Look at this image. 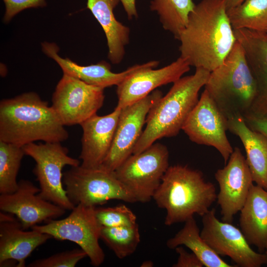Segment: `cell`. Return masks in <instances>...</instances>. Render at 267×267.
Segmentation results:
<instances>
[{"instance_id": "obj_1", "label": "cell", "mask_w": 267, "mask_h": 267, "mask_svg": "<svg viewBox=\"0 0 267 267\" xmlns=\"http://www.w3.org/2000/svg\"><path fill=\"white\" fill-rule=\"evenodd\" d=\"M178 40L180 57L190 66L212 72L236 42L224 0H202L189 14Z\"/></svg>"}, {"instance_id": "obj_2", "label": "cell", "mask_w": 267, "mask_h": 267, "mask_svg": "<svg viewBox=\"0 0 267 267\" xmlns=\"http://www.w3.org/2000/svg\"><path fill=\"white\" fill-rule=\"evenodd\" d=\"M68 132L51 106L34 92L0 102V140L23 147L42 141L61 142Z\"/></svg>"}, {"instance_id": "obj_3", "label": "cell", "mask_w": 267, "mask_h": 267, "mask_svg": "<svg viewBox=\"0 0 267 267\" xmlns=\"http://www.w3.org/2000/svg\"><path fill=\"white\" fill-rule=\"evenodd\" d=\"M215 185L203 173L187 165L170 166L153 196L166 211L164 223L183 222L195 215L203 216L217 200Z\"/></svg>"}, {"instance_id": "obj_4", "label": "cell", "mask_w": 267, "mask_h": 267, "mask_svg": "<svg viewBox=\"0 0 267 267\" xmlns=\"http://www.w3.org/2000/svg\"><path fill=\"white\" fill-rule=\"evenodd\" d=\"M210 72L196 68L194 74L181 77L173 83L168 93L150 109L146 127L133 154L139 153L163 137L177 135L199 100V92L204 87Z\"/></svg>"}, {"instance_id": "obj_5", "label": "cell", "mask_w": 267, "mask_h": 267, "mask_svg": "<svg viewBox=\"0 0 267 267\" xmlns=\"http://www.w3.org/2000/svg\"><path fill=\"white\" fill-rule=\"evenodd\" d=\"M204 87L227 119L247 114L256 98L257 86L237 40L222 63L210 72Z\"/></svg>"}, {"instance_id": "obj_6", "label": "cell", "mask_w": 267, "mask_h": 267, "mask_svg": "<svg viewBox=\"0 0 267 267\" xmlns=\"http://www.w3.org/2000/svg\"><path fill=\"white\" fill-rule=\"evenodd\" d=\"M67 196L75 205L96 207L110 200L137 202L133 194L116 177L115 172L101 166L87 168L71 167L63 173Z\"/></svg>"}, {"instance_id": "obj_7", "label": "cell", "mask_w": 267, "mask_h": 267, "mask_svg": "<svg viewBox=\"0 0 267 267\" xmlns=\"http://www.w3.org/2000/svg\"><path fill=\"white\" fill-rule=\"evenodd\" d=\"M25 154L36 162L33 173L39 181V195L66 210L75 205L68 198L63 182L62 170L66 166H77L80 162L68 155V149L60 142L31 143L22 147Z\"/></svg>"}, {"instance_id": "obj_8", "label": "cell", "mask_w": 267, "mask_h": 267, "mask_svg": "<svg viewBox=\"0 0 267 267\" xmlns=\"http://www.w3.org/2000/svg\"><path fill=\"white\" fill-rule=\"evenodd\" d=\"M169 160L167 146L154 143L143 151L133 154L114 172L137 202L146 203L153 198L169 167Z\"/></svg>"}, {"instance_id": "obj_9", "label": "cell", "mask_w": 267, "mask_h": 267, "mask_svg": "<svg viewBox=\"0 0 267 267\" xmlns=\"http://www.w3.org/2000/svg\"><path fill=\"white\" fill-rule=\"evenodd\" d=\"M95 207L77 205L65 218L51 220L31 229L48 234L56 240L76 243L86 253L91 265L98 267L103 263L105 254L99 243L101 226L96 218Z\"/></svg>"}, {"instance_id": "obj_10", "label": "cell", "mask_w": 267, "mask_h": 267, "mask_svg": "<svg viewBox=\"0 0 267 267\" xmlns=\"http://www.w3.org/2000/svg\"><path fill=\"white\" fill-rule=\"evenodd\" d=\"M104 89L63 74L52 94L51 106L64 126L80 125L102 107Z\"/></svg>"}, {"instance_id": "obj_11", "label": "cell", "mask_w": 267, "mask_h": 267, "mask_svg": "<svg viewBox=\"0 0 267 267\" xmlns=\"http://www.w3.org/2000/svg\"><path fill=\"white\" fill-rule=\"evenodd\" d=\"M202 221L201 237L220 256H228L241 267H260L267 264L265 253L255 251L241 230L232 223L220 221L215 209L203 215Z\"/></svg>"}, {"instance_id": "obj_12", "label": "cell", "mask_w": 267, "mask_h": 267, "mask_svg": "<svg viewBox=\"0 0 267 267\" xmlns=\"http://www.w3.org/2000/svg\"><path fill=\"white\" fill-rule=\"evenodd\" d=\"M227 130V119L204 89L182 130L191 141L214 147L225 164L234 149L226 134Z\"/></svg>"}, {"instance_id": "obj_13", "label": "cell", "mask_w": 267, "mask_h": 267, "mask_svg": "<svg viewBox=\"0 0 267 267\" xmlns=\"http://www.w3.org/2000/svg\"><path fill=\"white\" fill-rule=\"evenodd\" d=\"M163 96L156 89L137 102L121 109L111 148L101 167L114 172L133 151L143 132L152 107Z\"/></svg>"}, {"instance_id": "obj_14", "label": "cell", "mask_w": 267, "mask_h": 267, "mask_svg": "<svg viewBox=\"0 0 267 267\" xmlns=\"http://www.w3.org/2000/svg\"><path fill=\"white\" fill-rule=\"evenodd\" d=\"M215 178L219 185L217 201L222 221L232 223L234 216L243 206L254 182L239 148H234L224 167L215 173Z\"/></svg>"}, {"instance_id": "obj_15", "label": "cell", "mask_w": 267, "mask_h": 267, "mask_svg": "<svg viewBox=\"0 0 267 267\" xmlns=\"http://www.w3.org/2000/svg\"><path fill=\"white\" fill-rule=\"evenodd\" d=\"M40 191V187L31 181L21 179L14 192L0 195V209L15 215L24 229L65 213L63 208L41 197Z\"/></svg>"}, {"instance_id": "obj_16", "label": "cell", "mask_w": 267, "mask_h": 267, "mask_svg": "<svg viewBox=\"0 0 267 267\" xmlns=\"http://www.w3.org/2000/svg\"><path fill=\"white\" fill-rule=\"evenodd\" d=\"M190 67L179 56L161 68H146L136 72L117 86V106L122 108L143 98L159 87L174 83L188 72Z\"/></svg>"}, {"instance_id": "obj_17", "label": "cell", "mask_w": 267, "mask_h": 267, "mask_svg": "<svg viewBox=\"0 0 267 267\" xmlns=\"http://www.w3.org/2000/svg\"><path fill=\"white\" fill-rule=\"evenodd\" d=\"M121 108L116 106L111 113L89 117L80 125L83 130L81 166L95 168L101 166L111 148Z\"/></svg>"}, {"instance_id": "obj_18", "label": "cell", "mask_w": 267, "mask_h": 267, "mask_svg": "<svg viewBox=\"0 0 267 267\" xmlns=\"http://www.w3.org/2000/svg\"><path fill=\"white\" fill-rule=\"evenodd\" d=\"M42 47L44 53L59 65L63 74L103 89L117 86L136 72L146 68H156L159 63L158 61H150L132 66L120 73H114L111 71L110 64L104 61L96 64L82 66L68 58L60 57L58 54L59 48L55 43L44 42L42 43Z\"/></svg>"}, {"instance_id": "obj_19", "label": "cell", "mask_w": 267, "mask_h": 267, "mask_svg": "<svg viewBox=\"0 0 267 267\" xmlns=\"http://www.w3.org/2000/svg\"><path fill=\"white\" fill-rule=\"evenodd\" d=\"M13 216L0 213V267L12 261L17 263V267H25V261L32 253L52 238L35 229H24Z\"/></svg>"}, {"instance_id": "obj_20", "label": "cell", "mask_w": 267, "mask_h": 267, "mask_svg": "<svg viewBox=\"0 0 267 267\" xmlns=\"http://www.w3.org/2000/svg\"><path fill=\"white\" fill-rule=\"evenodd\" d=\"M242 46L257 86L256 98L243 117L267 118V33L248 29L234 30Z\"/></svg>"}, {"instance_id": "obj_21", "label": "cell", "mask_w": 267, "mask_h": 267, "mask_svg": "<svg viewBox=\"0 0 267 267\" xmlns=\"http://www.w3.org/2000/svg\"><path fill=\"white\" fill-rule=\"evenodd\" d=\"M240 230L251 245L261 253L267 245V190L253 185L240 211Z\"/></svg>"}, {"instance_id": "obj_22", "label": "cell", "mask_w": 267, "mask_h": 267, "mask_svg": "<svg viewBox=\"0 0 267 267\" xmlns=\"http://www.w3.org/2000/svg\"><path fill=\"white\" fill-rule=\"evenodd\" d=\"M227 127L244 146L253 181L267 190V137L250 129L242 116L227 119Z\"/></svg>"}, {"instance_id": "obj_23", "label": "cell", "mask_w": 267, "mask_h": 267, "mask_svg": "<svg viewBox=\"0 0 267 267\" xmlns=\"http://www.w3.org/2000/svg\"><path fill=\"white\" fill-rule=\"evenodd\" d=\"M118 0H87V7L102 27L107 39L108 58L113 64L120 63L130 41V28L118 21L114 9Z\"/></svg>"}, {"instance_id": "obj_24", "label": "cell", "mask_w": 267, "mask_h": 267, "mask_svg": "<svg viewBox=\"0 0 267 267\" xmlns=\"http://www.w3.org/2000/svg\"><path fill=\"white\" fill-rule=\"evenodd\" d=\"M183 227L167 241L171 249L184 245L189 248L206 267H233L222 260L205 241L193 217L185 222Z\"/></svg>"}, {"instance_id": "obj_25", "label": "cell", "mask_w": 267, "mask_h": 267, "mask_svg": "<svg viewBox=\"0 0 267 267\" xmlns=\"http://www.w3.org/2000/svg\"><path fill=\"white\" fill-rule=\"evenodd\" d=\"M195 5L192 0H152L150 9L157 12L163 28L178 40Z\"/></svg>"}, {"instance_id": "obj_26", "label": "cell", "mask_w": 267, "mask_h": 267, "mask_svg": "<svg viewBox=\"0 0 267 267\" xmlns=\"http://www.w3.org/2000/svg\"><path fill=\"white\" fill-rule=\"evenodd\" d=\"M227 13L233 30L267 31V0H244Z\"/></svg>"}, {"instance_id": "obj_27", "label": "cell", "mask_w": 267, "mask_h": 267, "mask_svg": "<svg viewBox=\"0 0 267 267\" xmlns=\"http://www.w3.org/2000/svg\"><path fill=\"white\" fill-rule=\"evenodd\" d=\"M100 239L122 259L133 254L140 242L138 224L118 227L101 226Z\"/></svg>"}, {"instance_id": "obj_28", "label": "cell", "mask_w": 267, "mask_h": 267, "mask_svg": "<svg viewBox=\"0 0 267 267\" xmlns=\"http://www.w3.org/2000/svg\"><path fill=\"white\" fill-rule=\"evenodd\" d=\"M25 154L22 147L0 140V194L14 192L17 176Z\"/></svg>"}, {"instance_id": "obj_29", "label": "cell", "mask_w": 267, "mask_h": 267, "mask_svg": "<svg viewBox=\"0 0 267 267\" xmlns=\"http://www.w3.org/2000/svg\"><path fill=\"white\" fill-rule=\"evenodd\" d=\"M96 218L101 226L118 227L136 224V217L124 204L115 207H95Z\"/></svg>"}, {"instance_id": "obj_30", "label": "cell", "mask_w": 267, "mask_h": 267, "mask_svg": "<svg viewBox=\"0 0 267 267\" xmlns=\"http://www.w3.org/2000/svg\"><path fill=\"white\" fill-rule=\"evenodd\" d=\"M88 257L80 249H75L56 253L48 257L33 261L29 267H74L81 260Z\"/></svg>"}, {"instance_id": "obj_31", "label": "cell", "mask_w": 267, "mask_h": 267, "mask_svg": "<svg viewBox=\"0 0 267 267\" xmlns=\"http://www.w3.org/2000/svg\"><path fill=\"white\" fill-rule=\"evenodd\" d=\"M5 7L3 20L8 23L17 14L24 9L46 5L45 0H2Z\"/></svg>"}, {"instance_id": "obj_32", "label": "cell", "mask_w": 267, "mask_h": 267, "mask_svg": "<svg viewBox=\"0 0 267 267\" xmlns=\"http://www.w3.org/2000/svg\"><path fill=\"white\" fill-rule=\"evenodd\" d=\"M178 255L177 262L173 267H203V264L193 253H189L181 246L175 249Z\"/></svg>"}, {"instance_id": "obj_33", "label": "cell", "mask_w": 267, "mask_h": 267, "mask_svg": "<svg viewBox=\"0 0 267 267\" xmlns=\"http://www.w3.org/2000/svg\"><path fill=\"white\" fill-rule=\"evenodd\" d=\"M243 118L250 129L260 132L267 137V117L249 116Z\"/></svg>"}, {"instance_id": "obj_34", "label": "cell", "mask_w": 267, "mask_h": 267, "mask_svg": "<svg viewBox=\"0 0 267 267\" xmlns=\"http://www.w3.org/2000/svg\"><path fill=\"white\" fill-rule=\"evenodd\" d=\"M121 2L129 19L137 17L135 0H118Z\"/></svg>"}, {"instance_id": "obj_35", "label": "cell", "mask_w": 267, "mask_h": 267, "mask_svg": "<svg viewBox=\"0 0 267 267\" xmlns=\"http://www.w3.org/2000/svg\"><path fill=\"white\" fill-rule=\"evenodd\" d=\"M226 9L228 10L235 7L242 2L244 0H224Z\"/></svg>"}, {"instance_id": "obj_36", "label": "cell", "mask_w": 267, "mask_h": 267, "mask_svg": "<svg viewBox=\"0 0 267 267\" xmlns=\"http://www.w3.org/2000/svg\"><path fill=\"white\" fill-rule=\"evenodd\" d=\"M153 263L151 261H144L141 265V267H152L153 266Z\"/></svg>"}, {"instance_id": "obj_37", "label": "cell", "mask_w": 267, "mask_h": 267, "mask_svg": "<svg viewBox=\"0 0 267 267\" xmlns=\"http://www.w3.org/2000/svg\"><path fill=\"white\" fill-rule=\"evenodd\" d=\"M265 254H266V255L267 256V245L266 248L265 249Z\"/></svg>"}, {"instance_id": "obj_38", "label": "cell", "mask_w": 267, "mask_h": 267, "mask_svg": "<svg viewBox=\"0 0 267 267\" xmlns=\"http://www.w3.org/2000/svg\"><path fill=\"white\" fill-rule=\"evenodd\" d=\"M266 33H267V32H266Z\"/></svg>"}]
</instances>
